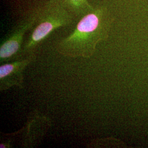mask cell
Here are the masks:
<instances>
[{
  "label": "cell",
  "instance_id": "6da1fadb",
  "mask_svg": "<svg viewBox=\"0 0 148 148\" xmlns=\"http://www.w3.org/2000/svg\"><path fill=\"white\" fill-rule=\"evenodd\" d=\"M112 21L106 7H94L77 21L73 32L56 43L55 48L65 57L89 58L98 43L108 38Z\"/></svg>",
  "mask_w": 148,
  "mask_h": 148
},
{
  "label": "cell",
  "instance_id": "7a4b0ae2",
  "mask_svg": "<svg viewBox=\"0 0 148 148\" xmlns=\"http://www.w3.org/2000/svg\"><path fill=\"white\" fill-rule=\"evenodd\" d=\"M37 9L36 24L23 45V57L35 54L39 45L55 30L77 21L64 0H48Z\"/></svg>",
  "mask_w": 148,
  "mask_h": 148
},
{
  "label": "cell",
  "instance_id": "3957f363",
  "mask_svg": "<svg viewBox=\"0 0 148 148\" xmlns=\"http://www.w3.org/2000/svg\"><path fill=\"white\" fill-rule=\"evenodd\" d=\"M37 11V8L29 11L2 40L0 45L1 64L23 58L24 37L36 24Z\"/></svg>",
  "mask_w": 148,
  "mask_h": 148
},
{
  "label": "cell",
  "instance_id": "277c9868",
  "mask_svg": "<svg viewBox=\"0 0 148 148\" xmlns=\"http://www.w3.org/2000/svg\"><path fill=\"white\" fill-rule=\"evenodd\" d=\"M36 59V54H33L2 64L0 66V90H10L13 87L22 89L24 83V71Z\"/></svg>",
  "mask_w": 148,
  "mask_h": 148
},
{
  "label": "cell",
  "instance_id": "5b68a950",
  "mask_svg": "<svg viewBox=\"0 0 148 148\" xmlns=\"http://www.w3.org/2000/svg\"><path fill=\"white\" fill-rule=\"evenodd\" d=\"M50 119L39 111L30 114L25 127V133L22 140L24 148H34L41 142L51 127Z\"/></svg>",
  "mask_w": 148,
  "mask_h": 148
},
{
  "label": "cell",
  "instance_id": "8992f818",
  "mask_svg": "<svg viewBox=\"0 0 148 148\" xmlns=\"http://www.w3.org/2000/svg\"><path fill=\"white\" fill-rule=\"evenodd\" d=\"M69 10L78 21L82 16L88 13L94 7L88 0H64Z\"/></svg>",
  "mask_w": 148,
  "mask_h": 148
},
{
  "label": "cell",
  "instance_id": "52a82bcc",
  "mask_svg": "<svg viewBox=\"0 0 148 148\" xmlns=\"http://www.w3.org/2000/svg\"><path fill=\"white\" fill-rule=\"evenodd\" d=\"M12 139H8L5 140V141L2 142L0 144L1 148H10L12 147Z\"/></svg>",
  "mask_w": 148,
  "mask_h": 148
},
{
  "label": "cell",
  "instance_id": "ba28073f",
  "mask_svg": "<svg viewBox=\"0 0 148 148\" xmlns=\"http://www.w3.org/2000/svg\"><path fill=\"white\" fill-rule=\"evenodd\" d=\"M14 1H16V2H18L19 0H14Z\"/></svg>",
  "mask_w": 148,
  "mask_h": 148
}]
</instances>
